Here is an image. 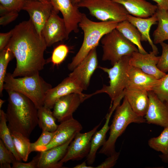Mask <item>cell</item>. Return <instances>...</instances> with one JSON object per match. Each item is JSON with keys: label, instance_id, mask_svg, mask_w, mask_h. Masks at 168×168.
Returning a JSON list of instances; mask_svg holds the SVG:
<instances>
[{"label": "cell", "instance_id": "obj_1", "mask_svg": "<svg viewBox=\"0 0 168 168\" xmlns=\"http://www.w3.org/2000/svg\"><path fill=\"white\" fill-rule=\"evenodd\" d=\"M13 30L5 47L16 60L12 76L16 77L39 74L46 64L44 53L47 47L43 36L38 35L30 19L16 25Z\"/></svg>", "mask_w": 168, "mask_h": 168}, {"label": "cell", "instance_id": "obj_2", "mask_svg": "<svg viewBox=\"0 0 168 168\" xmlns=\"http://www.w3.org/2000/svg\"><path fill=\"white\" fill-rule=\"evenodd\" d=\"M8 95L6 113L11 131L19 132L29 138L38 125V109L28 97L17 91H6Z\"/></svg>", "mask_w": 168, "mask_h": 168}, {"label": "cell", "instance_id": "obj_3", "mask_svg": "<svg viewBox=\"0 0 168 168\" xmlns=\"http://www.w3.org/2000/svg\"><path fill=\"white\" fill-rule=\"evenodd\" d=\"M119 22L115 21H93L83 13L78 26L83 31L82 44L72 62L68 66L72 71L93 49L96 48L102 38L116 29Z\"/></svg>", "mask_w": 168, "mask_h": 168}, {"label": "cell", "instance_id": "obj_4", "mask_svg": "<svg viewBox=\"0 0 168 168\" xmlns=\"http://www.w3.org/2000/svg\"><path fill=\"white\" fill-rule=\"evenodd\" d=\"M3 88L6 91H14L25 96L32 101L38 109L44 105L47 93L52 87L39 74L16 78L11 73H7Z\"/></svg>", "mask_w": 168, "mask_h": 168}, {"label": "cell", "instance_id": "obj_5", "mask_svg": "<svg viewBox=\"0 0 168 168\" xmlns=\"http://www.w3.org/2000/svg\"><path fill=\"white\" fill-rule=\"evenodd\" d=\"M115 110L112 123L110 126L109 138L98 152L108 156L116 152L115 144L116 140L130 124L146 123L144 117L135 113L124 97L122 104L118 105Z\"/></svg>", "mask_w": 168, "mask_h": 168}, {"label": "cell", "instance_id": "obj_6", "mask_svg": "<svg viewBox=\"0 0 168 168\" xmlns=\"http://www.w3.org/2000/svg\"><path fill=\"white\" fill-rule=\"evenodd\" d=\"M131 56H125L110 68L99 66V68L108 75L109 85H104L100 90L92 94V96L105 93L111 100L110 106L113 104L119 105L124 97V91L128 85L127 69Z\"/></svg>", "mask_w": 168, "mask_h": 168}, {"label": "cell", "instance_id": "obj_7", "mask_svg": "<svg viewBox=\"0 0 168 168\" xmlns=\"http://www.w3.org/2000/svg\"><path fill=\"white\" fill-rule=\"evenodd\" d=\"M100 41L103 49L102 60L110 61L112 66L123 57L131 56L138 51L136 45L116 29L105 35Z\"/></svg>", "mask_w": 168, "mask_h": 168}, {"label": "cell", "instance_id": "obj_8", "mask_svg": "<svg viewBox=\"0 0 168 168\" xmlns=\"http://www.w3.org/2000/svg\"><path fill=\"white\" fill-rule=\"evenodd\" d=\"M77 5L87 9L92 16L101 21L119 23L127 20L129 14L122 5L113 0H81Z\"/></svg>", "mask_w": 168, "mask_h": 168}, {"label": "cell", "instance_id": "obj_9", "mask_svg": "<svg viewBox=\"0 0 168 168\" xmlns=\"http://www.w3.org/2000/svg\"><path fill=\"white\" fill-rule=\"evenodd\" d=\"M100 124L90 131L83 133L79 132L75 135L70 143L65 156L59 162L60 168L64 163L70 160H79L87 156L91 149L92 138Z\"/></svg>", "mask_w": 168, "mask_h": 168}, {"label": "cell", "instance_id": "obj_10", "mask_svg": "<svg viewBox=\"0 0 168 168\" xmlns=\"http://www.w3.org/2000/svg\"><path fill=\"white\" fill-rule=\"evenodd\" d=\"M91 96V94L73 93L60 98L53 107L54 115L60 123L73 118V113L80 104Z\"/></svg>", "mask_w": 168, "mask_h": 168}, {"label": "cell", "instance_id": "obj_11", "mask_svg": "<svg viewBox=\"0 0 168 168\" xmlns=\"http://www.w3.org/2000/svg\"><path fill=\"white\" fill-rule=\"evenodd\" d=\"M54 9L60 12L63 16L66 27L68 39L70 34L79 31L78 24L83 13L79 10L77 4H74L72 0H49Z\"/></svg>", "mask_w": 168, "mask_h": 168}, {"label": "cell", "instance_id": "obj_12", "mask_svg": "<svg viewBox=\"0 0 168 168\" xmlns=\"http://www.w3.org/2000/svg\"><path fill=\"white\" fill-rule=\"evenodd\" d=\"M53 9L49 1L44 3L37 0H26L22 10L28 13L30 19L38 35L43 36L42 32Z\"/></svg>", "mask_w": 168, "mask_h": 168}, {"label": "cell", "instance_id": "obj_13", "mask_svg": "<svg viewBox=\"0 0 168 168\" xmlns=\"http://www.w3.org/2000/svg\"><path fill=\"white\" fill-rule=\"evenodd\" d=\"M58 13L53 7L51 13L42 30V34L47 47L68 39L64 21L58 15Z\"/></svg>", "mask_w": 168, "mask_h": 168}, {"label": "cell", "instance_id": "obj_14", "mask_svg": "<svg viewBox=\"0 0 168 168\" xmlns=\"http://www.w3.org/2000/svg\"><path fill=\"white\" fill-rule=\"evenodd\" d=\"M98 64L96 48H95L89 53L68 76L75 79L84 90H86Z\"/></svg>", "mask_w": 168, "mask_h": 168}, {"label": "cell", "instance_id": "obj_15", "mask_svg": "<svg viewBox=\"0 0 168 168\" xmlns=\"http://www.w3.org/2000/svg\"><path fill=\"white\" fill-rule=\"evenodd\" d=\"M149 105L144 116L146 123L168 127V104L161 101L152 91H148Z\"/></svg>", "mask_w": 168, "mask_h": 168}, {"label": "cell", "instance_id": "obj_16", "mask_svg": "<svg viewBox=\"0 0 168 168\" xmlns=\"http://www.w3.org/2000/svg\"><path fill=\"white\" fill-rule=\"evenodd\" d=\"M81 124L73 118L60 123L50 143L40 149L38 152L47 150L67 142L82 129Z\"/></svg>", "mask_w": 168, "mask_h": 168}, {"label": "cell", "instance_id": "obj_17", "mask_svg": "<svg viewBox=\"0 0 168 168\" xmlns=\"http://www.w3.org/2000/svg\"><path fill=\"white\" fill-rule=\"evenodd\" d=\"M160 58V56H157L152 51L146 54L137 51L130 57L129 63L130 65L139 68L145 73L159 79L166 74L161 71L157 67Z\"/></svg>", "mask_w": 168, "mask_h": 168}, {"label": "cell", "instance_id": "obj_18", "mask_svg": "<svg viewBox=\"0 0 168 168\" xmlns=\"http://www.w3.org/2000/svg\"><path fill=\"white\" fill-rule=\"evenodd\" d=\"M83 90V88L75 79L68 76L48 91L44 106L52 109L55 102L60 98L73 93L82 94Z\"/></svg>", "mask_w": 168, "mask_h": 168}, {"label": "cell", "instance_id": "obj_19", "mask_svg": "<svg viewBox=\"0 0 168 168\" xmlns=\"http://www.w3.org/2000/svg\"><path fill=\"white\" fill-rule=\"evenodd\" d=\"M124 97L138 115L144 117L149 105L148 91L144 88L128 85L124 91Z\"/></svg>", "mask_w": 168, "mask_h": 168}, {"label": "cell", "instance_id": "obj_20", "mask_svg": "<svg viewBox=\"0 0 168 168\" xmlns=\"http://www.w3.org/2000/svg\"><path fill=\"white\" fill-rule=\"evenodd\" d=\"M73 139L72 138L62 145L40 152L38 168H60L59 162L65 156L68 147Z\"/></svg>", "mask_w": 168, "mask_h": 168}, {"label": "cell", "instance_id": "obj_21", "mask_svg": "<svg viewBox=\"0 0 168 168\" xmlns=\"http://www.w3.org/2000/svg\"><path fill=\"white\" fill-rule=\"evenodd\" d=\"M122 5L129 14L141 18L150 17L156 13L158 8L146 0H113Z\"/></svg>", "mask_w": 168, "mask_h": 168}, {"label": "cell", "instance_id": "obj_22", "mask_svg": "<svg viewBox=\"0 0 168 168\" xmlns=\"http://www.w3.org/2000/svg\"><path fill=\"white\" fill-rule=\"evenodd\" d=\"M127 20L134 26L141 35V41L148 42L151 46L152 51L157 55L158 53V48L151 38L150 31L151 27L157 24L158 19L156 13L147 18H141L128 14Z\"/></svg>", "mask_w": 168, "mask_h": 168}, {"label": "cell", "instance_id": "obj_23", "mask_svg": "<svg viewBox=\"0 0 168 168\" xmlns=\"http://www.w3.org/2000/svg\"><path fill=\"white\" fill-rule=\"evenodd\" d=\"M127 72L128 85L140 87L148 91H152L159 84L161 79H157L145 73L139 68L129 64Z\"/></svg>", "mask_w": 168, "mask_h": 168}, {"label": "cell", "instance_id": "obj_24", "mask_svg": "<svg viewBox=\"0 0 168 168\" xmlns=\"http://www.w3.org/2000/svg\"><path fill=\"white\" fill-rule=\"evenodd\" d=\"M115 110L114 108H110L109 112L106 116V121L104 126L99 131H96L92 138L90 150L86 159L87 164L89 165L94 163L97 150L101 146H103L106 141V134L110 129L109 125L110 120Z\"/></svg>", "mask_w": 168, "mask_h": 168}, {"label": "cell", "instance_id": "obj_25", "mask_svg": "<svg viewBox=\"0 0 168 168\" xmlns=\"http://www.w3.org/2000/svg\"><path fill=\"white\" fill-rule=\"evenodd\" d=\"M116 29L137 46L139 53L142 54L148 53L142 45L140 32L134 26L127 20L119 22Z\"/></svg>", "mask_w": 168, "mask_h": 168}, {"label": "cell", "instance_id": "obj_26", "mask_svg": "<svg viewBox=\"0 0 168 168\" xmlns=\"http://www.w3.org/2000/svg\"><path fill=\"white\" fill-rule=\"evenodd\" d=\"M156 13L158 25L153 32V41L157 44L168 40V10L158 7Z\"/></svg>", "mask_w": 168, "mask_h": 168}, {"label": "cell", "instance_id": "obj_27", "mask_svg": "<svg viewBox=\"0 0 168 168\" xmlns=\"http://www.w3.org/2000/svg\"><path fill=\"white\" fill-rule=\"evenodd\" d=\"M6 113L0 109V138L6 147L13 153L17 161L22 160L15 148L11 131L7 124Z\"/></svg>", "mask_w": 168, "mask_h": 168}, {"label": "cell", "instance_id": "obj_28", "mask_svg": "<svg viewBox=\"0 0 168 168\" xmlns=\"http://www.w3.org/2000/svg\"><path fill=\"white\" fill-rule=\"evenodd\" d=\"M51 109L44 105L38 110V125L42 131L54 132L58 127Z\"/></svg>", "mask_w": 168, "mask_h": 168}, {"label": "cell", "instance_id": "obj_29", "mask_svg": "<svg viewBox=\"0 0 168 168\" xmlns=\"http://www.w3.org/2000/svg\"><path fill=\"white\" fill-rule=\"evenodd\" d=\"M13 142L18 154L22 160L26 161L31 153V142L29 138L15 131H11Z\"/></svg>", "mask_w": 168, "mask_h": 168}, {"label": "cell", "instance_id": "obj_30", "mask_svg": "<svg viewBox=\"0 0 168 168\" xmlns=\"http://www.w3.org/2000/svg\"><path fill=\"white\" fill-rule=\"evenodd\" d=\"M148 143L150 147L162 154H168V127L164 128L159 136L150 139Z\"/></svg>", "mask_w": 168, "mask_h": 168}, {"label": "cell", "instance_id": "obj_31", "mask_svg": "<svg viewBox=\"0 0 168 168\" xmlns=\"http://www.w3.org/2000/svg\"><path fill=\"white\" fill-rule=\"evenodd\" d=\"M14 56L12 52L8 48L5 47L0 53V95L2 96L3 86L6 71L9 62Z\"/></svg>", "mask_w": 168, "mask_h": 168}, {"label": "cell", "instance_id": "obj_32", "mask_svg": "<svg viewBox=\"0 0 168 168\" xmlns=\"http://www.w3.org/2000/svg\"><path fill=\"white\" fill-rule=\"evenodd\" d=\"M17 161L13 153L0 140V168H11V164Z\"/></svg>", "mask_w": 168, "mask_h": 168}, {"label": "cell", "instance_id": "obj_33", "mask_svg": "<svg viewBox=\"0 0 168 168\" xmlns=\"http://www.w3.org/2000/svg\"><path fill=\"white\" fill-rule=\"evenodd\" d=\"M152 91L161 101L168 104V73L160 79Z\"/></svg>", "mask_w": 168, "mask_h": 168}, {"label": "cell", "instance_id": "obj_34", "mask_svg": "<svg viewBox=\"0 0 168 168\" xmlns=\"http://www.w3.org/2000/svg\"><path fill=\"white\" fill-rule=\"evenodd\" d=\"M54 132L42 131L41 134L35 142L31 143L30 152H38L41 148L47 146L51 141L54 134Z\"/></svg>", "mask_w": 168, "mask_h": 168}, {"label": "cell", "instance_id": "obj_35", "mask_svg": "<svg viewBox=\"0 0 168 168\" xmlns=\"http://www.w3.org/2000/svg\"><path fill=\"white\" fill-rule=\"evenodd\" d=\"M69 52L68 47L64 44L57 46L53 50L50 61L54 65H58L66 58Z\"/></svg>", "mask_w": 168, "mask_h": 168}, {"label": "cell", "instance_id": "obj_36", "mask_svg": "<svg viewBox=\"0 0 168 168\" xmlns=\"http://www.w3.org/2000/svg\"><path fill=\"white\" fill-rule=\"evenodd\" d=\"M26 0H0V8L9 11L20 12L22 10Z\"/></svg>", "mask_w": 168, "mask_h": 168}, {"label": "cell", "instance_id": "obj_37", "mask_svg": "<svg viewBox=\"0 0 168 168\" xmlns=\"http://www.w3.org/2000/svg\"><path fill=\"white\" fill-rule=\"evenodd\" d=\"M160 44L162 52L157 67L161 71L166 73L168 72V44L163 42Z\"/></svg>", "mask_w": 168, "mask_h": 168}, {"label": "cell", "instance_id": "obj_38", "mask_svg": "<svg viewBox=\"0 0 168 168\" xmlns=\"http://www.w3.org/2000/svg\"><path fill=\"white\" fill-rule=\"evenodd\" d=\"M40 153L34 157L32 160L28 163L17 161L12 164V168H38Z\"/></svg>", "mask_w": 168, "mask_h": 168}, {"label": "cell", "instance_id": "obj_39", "mask_svg": "<svg viewBox=\"0 0 168 168\" xmlns=\"http://www.w3.org/2000/svg\"><path fill=\"white\" fill-rule=\"evenodd\" d=\"M120 155L119 152H116L108 156L103 162L95 168H110L114 166L116 164Z\"/></svg>", "mask_w": 168, "mask_h": 168}, {"label": "cell", "instance_id": "obj_40", "mask_svg": "<svg viewBox=\"0 0 168 168\" xmlns=\"http://www.w3.org/2000/svg\"><path fill=\"white\" fill-rule=\"evenodd\" d=\"M18 12L16 11H9L0 16V25L5 26L14 21L18 15Z\"/></svg>", "mask_w": 168, "mask_h": 168}, {"label": "cell", "instance_id": "obj_41", "mask_svg": "<svg viewBox=\"0 0 168 168\" xmlns=\"http://www.w3.org/2000/svg\"><path fill=\"white\" fill-rule=\"evenodd\" d=\"M13 31V29L7 32L0 33V51L5 48L12 35Z\"/></svg>", "mask_w": 168, "mask_h": 168}, {"label": "cell", "instance_id": "obj_42", "mask_svg": "<svg viewBox=\"0 0 168 168\" xmlns=\"http://www.w3.org/2000/svg\"><path fill=\"white\" fill-rule=\"evenodd\" d=\"M157 4L158 8L168 10V0H152Z\"/></svg>", "mask_w": 168, "mask_h": 168}, {"label": "cell", "instance_id": "obj_43", "mask_svg": "<svg viewBox=\"0 0 168 168\" xmlns=\"http://www.w3.org/2000/svg\"><path fill=\"white\" fill-rule=\"evenodd\" d=\"M74 168H94L91 166L87 165L86 162L84 161L82 163L78 164L75 166Z\"/></svg>", "mask_w": 168, "mask_h": 168}, {"label": "cell", "instance_id": "obj_44", "mask_svg": "<svg viewBox=\"0 0 168 168\" xmlns=\"http://www.w3.org/2000/svg\"><path fill=\"white\" fill-rule=\"evenodd\" d=\"M159 156L163 162L168 163V154L166 155L161 154L159 155Z\"/></svg>", "mask_w": 168, "mask_h": 168}, {"label": "cell", "instance_id": "obj_45", "mask_svg": "<svg viewBox=\"0 0 168 168\" xmlns=\"http://www.w3.org/2000/svg\"><path fill=\"white\" fill-rule=\"evenodd\" d=\"M5 102V100H3L1 99H0V109H1V108H2V105L3 103Z\"/></svg>", "mask_w": 168, "mask_h": 168}, {"label": "cell", "instance_id": "obj_46", "mask_svg": "<svg viewBox=\"0 0 168 168\" xmlns=\"http://www.w3.org/2000/svg\"><path fill=\"white\" fill-rule=\"evenodd\" d=\"M32 0L38 1L44 3H48L49 1V0Z\"/></svg>", "mask_w": 168, "mask_h": 168}, {"label": "cell", "instance_id": "obj_47", "mask_svg": "<svg viewBox=\"0 0 168 168\" xmlns=\"http://www.w3.org/2000/svg\"><path fill=\"white\" fill-rule=\"evenodd\" d=\"M73 2L75 4H77L81 0H72Z\"/></svg>", "mask_w": 168, "mask_h": 168}]
</instances>
